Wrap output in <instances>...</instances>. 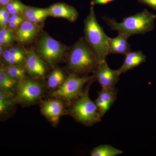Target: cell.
I'll use <instances>...</instances> for the list:
<instances>
[{
	"label": "cell",
	"mask_w": 156,
	"mask_h": 156,
	"mask_svg": "<svg viewBox=\"0 0 156 156\" xmlns=\"http://www.w3.org/2000/svg\"><path fill=\"white\" fill-rule=\"evenodd\" d=\"M68 61L69 69L80 74L94 73L100 63L94 50L83 40H80L73 46Z\"/></svg>",
	"instance_id": "6da1fadb"
},
{
	"label": "cell",
	"mask_w": 156,
	"mask_h": 156,
	"mask_svg": "<svg viewBox=\"0 0 156 156\" xmlns=\"http://www.w3.org/2000/svg\"><path fill=\"white\" fill-rule=\"evenodd\" d=\"M155 18L154 15L145 11L124 18L121 22L108 17H104L103 19L112 30L130 37L151 30Z\"/></svg>",
	"instance_id": "7a4b0ae2"
},
{
	"label": "cell",
	"mask_w": 156,
	"mask_h": 156,
	"mask_svg": "<svg viewBox=\"0 0 156 156\" xmlns=\"http://www.w3.org/2000/svg\"><path fill=\"white\" fill-rule=\"evenodd\" d=\"M84 31L86 41L96 53L100 62L106 61V57L109 54L108 42L110 37L99 25L92 6L85 20Z\"/></svg>",
	"instance_id": "3957f363"
},
{
	"label": "cell",
	"mask_w": 156,
	"mask_h": 156,
	"mask_svg": "<svg viewBox=\"0 0 156 156\" xmlns=\"http://www.w3.org/2000/svg\"><path fill=\"white\" fill-rule=\"evenodd\" d=\"M89 86L73 104L69 112L75 119L87 126L99 122L102 117L95 102L89 98Z\"/></svg>",
	"instance_id": "277c9868"
},
{
	"label": "cell",
	"mask_w": 156,
	"mask_h": 156,
	"mask_svg": "<svg viewBox=\"0 0 156 156\" xmlns=\"http://www.w3.org/2000/svg\"><path fill=\"white\" fill-rule=\"evenodd\" d=\"M94 79V76L80 77L74 74L69 75L63 84L52 93V96L69 103L77 99L83 93L84 86Z\"/></svg>",
	"instance_id": "5b68a950"
},
{
	"label": "cell",
	"mask_w": 156,
	"mask_h": 156,
	"mask_svg": "<svg viewBox=\"0 0 156 156\" xmlns=\"http://www.w3.org/2000/svg\"><path fill=\"white\" fill-rule=\"evenodd\" d=\"M16 100L20 103L28 105L39 100L43 93V88L38 82L30 79L19 81L16 85Z\"/></svg>",
	"instance_id": "8992f818"
},
{
	"label": "cell",
	"mask_w": 156,
	"mask_h": 156,
	"mask_svg": "<svg viewBox=\"0 0 156 156\" xmlns=\"http://www.w3.org/2000/svg\"><path fill=\"white\" fill-rule=\"evenodd\" d=\"M38 51L42 58L49 63L60 59L63 56L65 48L48 35H44L38 44Z\"/></svg>",
	"instance_id": "52a82bcc"
},
{
	"label": "cell",
	"mask_w": 156,
	"mask_h": 156,
	"mask_svg": "<svg viewBox=\"0 0 156 156\" xmlns=\"http://www.w3.org/2000/svg\"><path fill=\"white\" fill-rule=\"evenodd\" d=\"M120 75L118 70L111 69L106 61H104L99 63L94 72L93 76L102 89H112L115 88Z\"/></svg>",
	"instance_id": "ba28073f"
},
{
	"label": "cell",
	"mask_w": 156,
	"mask_h": 156,
	"mask_svg": "<svg viewBox=\"0 0 156 156\" xmlns=\"http://www.w3.org/2000/svg\"><path fill=\"white\" fill-rule=\"evenodd\" d=\"M64 110V105L62 101L56 99L44 101L41 108L42 113L54 125L58 124Z\"/></svg>",
	"instance_id": "9c48e42d"
},
{
	"label": "cell",
	"mask_w": 156,
	"mask_h": 156,
	"mask_svg": "<svg viewBox=\"0 0 156 156\" xmlns=\"http://www.w3.org/2000/svg\"><path fill=\"white\" fill-rule=\"evenodd\" d=\"M24 65L26 70L34 77L41 78L46 74L44 63L33 51L26 53Z\"/></svg>",
	"instance_id": "30bf717a"
},
{
	"label": "cell",
	"mask_w": 156,
	"mask_h": 156,
	"mask_svg": "<svg viewBox=\"0 0 156 156\" xmlns=\"http://www.w3.org/2000/svg\"><path fill=\"white\" fill-rule=\"evenodd\" d=\"M116 97L115 88L102 89L98 92L95 103L101 116H103L114 102Z\"/></svg>",
	"instance_id": "8fae6325"
},
{
	"label": "cell",
	"mask_w": 156,
	"mask_h": 156,
	"mask_svg": "<svg viewBox=\"0 0 156 156\" xmlns=\"http://www.w3.org/2000/svg\"><path fill=\"white\" fill-rule=\"evenodd\" d=\"M49 15L62 17L71 22H74L78 17V13L74 8L63 3H56L48 8Z\"/></svg>",
	"instance_id": "7c38bea8"
},
{
	"label": "cell",
	"mask_w": 156,
	"mask_h": 156,
	"mask_svg": "<svg viewBox=\"0 0 156 156\" xmlns=\"http://www.w3.org/2000/svg\"><path fill=\"white\" fill-rule=\"evenodd\" d=\"M129 36L119 33L115 38H109L108 42V54L126 55L131 51V45L128 43Z\"/></svg>",
	"instance_id": "4fadbf2b"
},
{
	"label": "cell",
	"mask_w": 156,
	"mask_h": 156,
	"mask_svg": "<svg viewBox=\"0 0 156 156\" xmlns=\"http://www.w3.org/2000/svg\"><path fill=\"white\" fill-rule=\"evenodd\" d=\"M38 32V28L36 23L24 20L17 28L16 35L20 41L28 43L36 36Z\"/></svg>",
	"instance_id": "5bb4252c"
},
{
	"label": "cell",
	"mask_w": 156,
	"mask_h": 156,
	"mask_svg": "<svg viewBox=\"0 0 156 156\" xmlns=\"http://www.w3.org/2000/svg\"><path fill=\"white\" fill-rule=\"evenodd\" d=\"M125 55L122 65L118 69L120 75L138 66L145 61V56L140 51H131Z\"/></svg>",
	"instance_id": "9a60e30c"
},
{
	"label": "cell",
	"mask_w": 156,
	"mask_h": 156,
	"mask_svg": "<svg viewBox=\"0 0 156 156\" xmlns=\"http://www.w3.org/2000/svg\"><path fill=\"white\" fill-rule=\"evenodd\" d=\"M123 153V151L109 145H101L91 151L92 156H116Z\"/></svg>",
	"instance_id": "2e32d148"
},
{
	"label": "cell",
	"mask_w": 156,
	"mask_h": 156,
	"mask_svg": "<svg viewBox=\"0 0 156 156\" xmlns=\"http://www.w3.org/2000/svg\"><path fill=\"white\" fill-rule=\"evenodd\" d=\"M17 81L11 77L5 69H0V89L12 92Z\"/></svg>",
	"instance_id": "e0dca14e"
},
{
	"label": "cell",
	"mask_w": 156,
	"mask_h": 156,
	"mask_svg": "<svg viewBox=\"0 0 156 156\" xmlns=\"http://www.w3.org/2000/svg\"><path fill=\"white\" fill-rule=\"evenodd\" d=\"M65 80L63 72L59 69H56L50 74L48 77V87L53 89L59 88L64 83Z\"/></svg>",
	"instance_id": "ac0fdd59"
},
{
	"label": "cell",
	"mask_w": 156,
	"mask_h": 156,
	"mask_svg": "<svg viewBox=\"0 0 156 156\" xmlns=\"http://www.w3.org/2000/svg\"><path fill=\"white\" fill-rule=\"evenodd\" d=\"M10 58L8 63L11 65L21 66L25 63L26 53L22 49L13 48L9 49Z\"/></svg>",
	"instance_id": "d6986e66"
},
{
	"label": "cell",
	"mask_w": 156,
	"mask_h": 156,
	"mask_svg": "<svg viewBox=\"0 0 156 156\" xmlns=\"http://www.w3.org/2000/svg\"><path fill=\"white\" fill-rule=\"evenodd\" d=\"M13 93L0 89V114L5 112L14 103Z\"/></svg>",
	"instance_id": "ffe728a7"
},
{
	"label": "cell",
	"mask_w": 156,
	"mask_h": 156,
	"mask_svg": "<svg viewBox=\"0 0 156 156\" xmlns=\"http://www.w3.org/2000/svg\"><path fill=\"white\" fill-rule=\"evenodd\" d=\"M5 69L11 77L17 82L27 79L25 70L19 66L11 65Z\"/></svg>",
	"instance_id": "44dd1931"
},
{
	"label": "cell",
	"mask_w": 156,
	"mask_h": 156,
	"mask_svg": "<svg viewBox=\"0 0 156 156\" xmlns=\"http://www.w3.org/2000/svg\"><path fill=\"white\" fill-rule=\"evenodd\" d=\"M5 7L11 15L23 14L27 8L19 0H12Z\"/></svg>",
	"instance_id": "7402d4cb"
},
{
	"label": "cell",
	"mask_w": 156,
	"mask_h": 156,
	"mask_svg": "<svg viewBox=\"0 0 156 156\" xmlns=\"http://www.w3.org/2000/svg\"><path fill=\"white\" fill-rule=\"evenodd\" d=\"M49 15V11L48 9H44L42 12L38 13L32 17L27 18L26 20H28L34 23H36L41 22L43 20H44L46 17H48Z\"/></svg>",
	"instance_id": "603a6c76"
},
{
	"label": "cell",
	"mask_w": 156,
	"mask_h": 156,
	"mask_svg": "<svg viewBox=\"0 0 156 156\" xmlns=\"http://www.w3.org/2000/svg\"><path fill=\"white\" fill-rule=\"evenodd\" d=\"M44 9H39V8H33V7H27L23 15L24 19L26 20L29 17H32L38 13L42 12Z\"/></svg>",
	"instance_id": "cb8c5ba5"
},
{
	"label": "cell",
	"mask_w": 156,
	"mask_h": 156,
	"mask_svg": "<svg viewBox=\"0 0 156 156\" xmlns=\"http://www.w3.org/2000/svg\"><path fill=\"white\" fill-rule=\"evenodd\" d=\"M22 20H17L10 16L8 18V24L9 27L11 29L18 28L20 25L22 23Z\"/></svg>",
	"instance_id": "d4e9b609"
},
{
	"label": "cell",
	"mask_w": 156,
	"mask_h": 156,
	"mask_svg": "<svg viewBox=\"0 0 156 156\" xmlns=\"http://www.w3.org/2000/svg\"><path fill=\"white\" fill-rule=\"evenodd\" d=\"M12 33V31L10 29L5 28H2L0 30V39L8 37H14Z\"/></svg>",
	"instance_id": "484cf974"
},
{
	"label": "cell",
	"mask_w": 156,
	"mask_h": 156,
	"mask_svg": "<svg viewBox=\"0 0 156 156\" xmlns=\"http://www.w3.org/2000/svg\"><path fill=\"white\" fill-rule=\"evenodd\" d=\"M114 0H93L91 2V4L92 6L95 5H106L108 3L113 2Z\"/></svg>",
	"instance_id": "4316f807"
},
{
	"label": "cell",
	"mask_w": 156,
	"mask_h": 156,
	"mask_svg": "<svg viewBox=\"0 0 156 156\" xmlns=\"http://www.w3.org/2000/svg\"><path fill=\"white\" fill-rule=\"evenodd\" d=\"M14 39H15L14 37L3 38L0 39V43L2 45L9 44L14 41Z\"/></svg>",
	"instance_id": "83f0119b"
},
{
	"label": "cell",
	"mask_w": 156,
	"mask_h": 156,
	"mask_svg": "<svg viewBox=\"0 0 156 156\" xmlns=\"http://www.w3.org/2000/svg\"><path fill=\"white\" fill-rule=\"evenodd\" d=\"M138 1L150 6L156 10V0H138Z\"/></svg>",
	"instance_id": "f1b7e54d"
},
{
	"label": "cell",
	"mask_w": 156,
	"mask_h": 156,
	"mask_svg": "<svg viewBox=\"0 0 156 156\" xmlns=\"http://www.w3.org/2000/svg\"><path fill=\"white\" fill-rule=\"evenodd\" d=\"M12 0H0V4L2 5L6 6Z\"/></svg>",
	"instance_id": "f546056e"
},
{
	"label": "cell",
	"mask_w": 156,
	"mask_h": 156,
	"mask_svg": "<svg viewBox=\"0 0 156 156\" xmlns=\"http://www.w3.org/2000/svg\"><path fill=\"white\" fill-rule=\"evenodd\" d=\"M3 52V49L2 47H0V55L2 54Z\"/></svg>",
	"instance_id": "4dcf8cb0"
},
{
	"label": "cell",
	"mask_w": 156,
	"mask_h": 156,
	"mask_svg": "<svg viewBox=\"0 0 156 156\" xmlns=\"http://www.w3.org/2000/svg\"><path fill=\"white\" fill-rule=\"evenodd\" d=\"M2 44H1V43H0V47H2Z\"/></svg>",
	"instance_id": "1f68e13d"
}]
</instances>
